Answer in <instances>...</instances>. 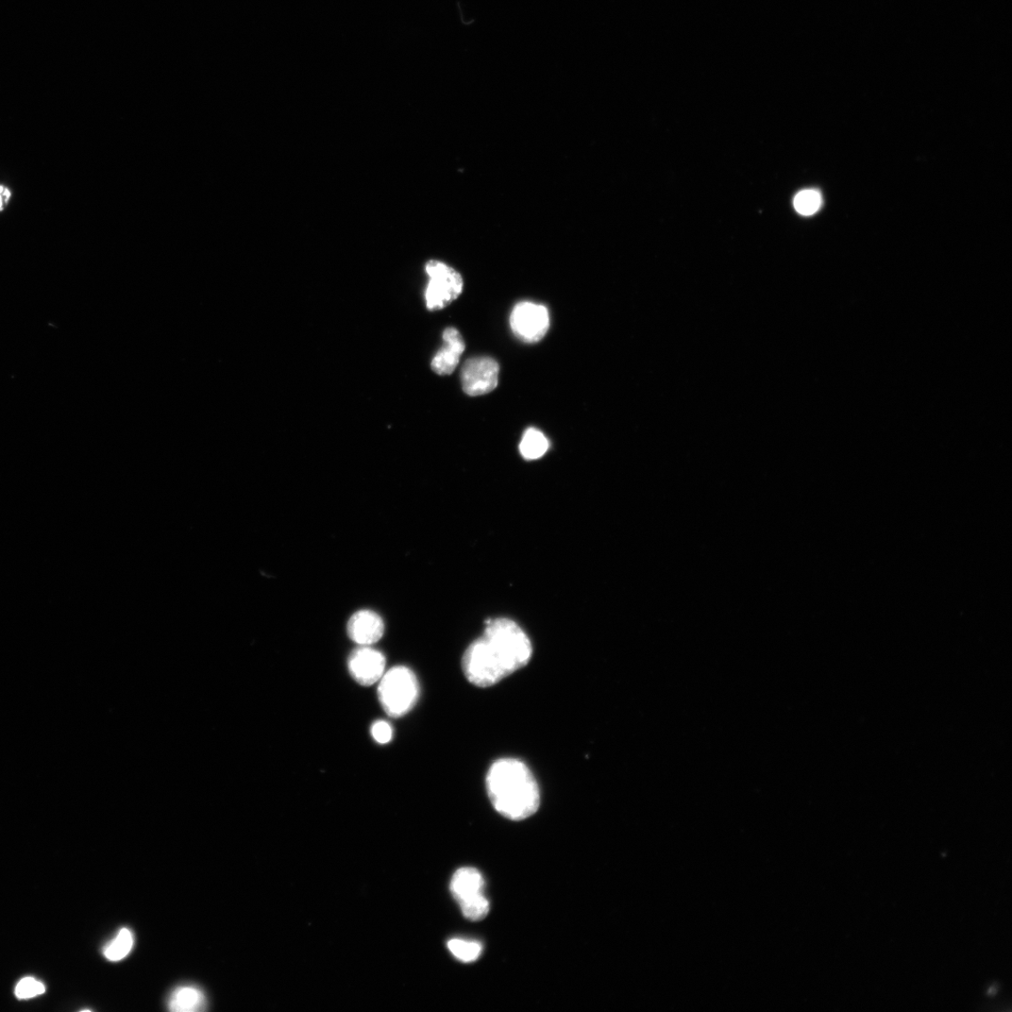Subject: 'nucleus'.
Returning <instances> with one entry per match:
<instances>
[{
  "label": "nucleus",
  "mask_w": 1012,
  "mask_h": 1012,
  "mask_svg": "<svg viewBox=\"0 0 1012 1012\" xmlns=\"http://www.w3.org/2000/svg\"><path fill=\"white\" fill-rule=\"evenodd\" d=\"M532 653L531 641L518 624L506 618L488 620L484 635L466 650L463 668L470 684L489 687L526 667Z\"/></svg>",
  "instance_id": "obj_1"
},
{
  "label": "nucleus",
  "mask_w": 1012,
  "mask_h": 1012,
  "mask_svg": "<svg viewBox=\"0 0 1012 1012\" xmlns=\"http://www.w3.org/2000/svg\"><path fill=\"white\" fill-rule=\"evenodd\" d=\"M486 789L496 811L514 821L526 819L535 814L540 804V791L529 768L515 758H502L489 768Z\"/></svg>",
  "instance_id": "obj_2"
},
{
  "label": "nucleus",
  "mask_w": 1012,
  "mask_h": 1012,
  "mask_svg": "<svg viewBox=\"0 0 1012 1012\" xmlns=\"http://www.w3.org/2000/svg\"><path fill=\"white\" fill-rule=\"evenodd\" d=\"M379 682L378 699L387 716L399 718L413 710L419 698V684L410 668L395 667Z\"/></svg>",
  "instance_id": "obj_3"
},
{
  "label": "nucleus",
  "mask_w": 1012,
  "mask_h": 1012,
  "mask_svg": "<svg viewBox=\"0 0 1012 1012\" xmlns=\"http://www.w3.org/2000/svg\"><path fill=\"white\" fill-rule=\"evenodd\" d=\"M450 889L466 919L479 921L487 916L489 902L485 897L484 877L478 870L469 867L459 869L452 877Z\"/></svg>",
  "instance_id": "obj_4"
},
{
  "label": "nucleus",
  "mask_w": 1012,
  "mask_h": 1012,
  "mask_svg": "<svg viewBox=\"0 0 1012 1012\" xmlns=\"http://www.w3.org/2000/svg\"><path fill=\"white\" fill-rule=\"evenodd\" d=\"M425 269L430 277L425 291L426 306L431 312L443 310L463 293V277L457 270L441 261H429Z\"/></svg>",
  "instance_id": "obj_5"
},
{
  "label": "nucleus",
  "mask_w": 1012,
  "mask_h": 1012,
  "mask_svg": "<svg viewBox=\"0 0 1012 1012\" xmlns=\"http://www.w3.org/2000/svg\"><path fill=\"white\" fill-rule=\"evenodd\" d=\"M510 326L515 336L522 342L538 343L549 331V311L538 304L520 302L512 311Z\"/></svg>",
  "instance_id": "obj_6"
},
{
  "label": "nucleus",
  "mask_w": 1012,
  "mask_h": 1012,
  "mask_svg": "<svg viewBox=\"0 0 1012 1012\" xmlns=\"http://www.w3.org/2000/svg\"><path fill=\"white\" fill-rule=\"evenodd\" d=\"M499 371V364L492 358L468 360L462 369L463 391L470 397L491 393L498 385Z\"/></svg>",
  "instance_id": "obj_7"
},
{
  "label": "nucleus",
  "mask_w": 1012,
  "mask_h": 1012,
  "mask_svg": "<svg viewBox=\"0 0 1012 1012\" xmlns=\"http://www.w3.org/2000/svg\"><path fill=\"white\" fill-rule=\"evenodd\" d=\"M384 655L369 646L353 650L348 658V669L352 678L363 686L378 683L385 668Z\"/></svg>",
  "instance_id": "obj_8"
},
{
  "label": "nucleus",
  "mask_w": 1012,
  "mask_h": 1012,
  "mask_svg": "<svg viewBox=\"0 0 1012 1012\" xmlns=\"http://www.w3.org/2000/svg\"><path fill=\"white\" fill-rule=\"evenodd\" d=\"M384 622L373 611L363 610L352 615L347 623L349 637L360 646L373 645L382 638Z\"/></svg>",
  "instance_id": "obj_9"
},
{
  "label": "nucleus",
  "mask_w": 1012,
  "mask_h": 1012,
  "mask_svg": "<svg viewBox=\"0 0 1012 1012\" xmlns=\"http://www.w3.org/2000/svg\"><path fill=\"white\" fill-rule=\"evenodd\" d=\"M443 339L445 345L435 354L431 368L438 376H450L458 367L465 351V343L460 331L454 328L445 330Z\"/></svg>",
  "instance_id": "obj_10"
},
{
  "label": "nucleus",
  "mask_w": 1012,
  "mask_h": 1012,
  "mask_svg": "<svg viewBox=\"0 0 1012 1012\" xmlns=\"http://www.w3.org/2000/svg\"><path fill=\"white\" fill-rule=\"evenodd\" d=\"M208 1006L204 992L194 985H182L176 988L167 1000L169 1010L174 1012H197L206 1010Z\"/></svg>",
  "instance_id": "obj_11"
},
{
  "label": "nucleus",
  "mask_w": 1012,
  "mask_h": 1012,
  "mask_svg": "<svg viewBox=\"0 0 1012 1012\" xmlns=\"http://www.w3.org/2000/svg\"><path fill=\"white\" fill-rule=\"evenodd\" d=\"M549 447L547 437L542 431L531 428L523 435L519 450L523 458L533 461L543 457Z\"/></svg>",
  "instance_id": "obj_12"
},
{
  "label": "nucleus",
  "mask_w": 1012,
  "mask_h": 1012,
  "mask_svg": "<svg viewBox=\"0 0 1012 1012\" xmlns=\"http://www.w3.org/2000/svg\"><path fill=\"white\" fill-rule=\"evenodd\" d=\"M134 945L132 932L128 928H123L116 936L109 941L104 949L105 957L111 961H120L131 952Z\"/></svg>",
  "instance_id": "obj_13"
},
{
  "label": "nucleus",
  "mask_w": 1012,
  "mask_h": 1012,
  "mask_svg": "<svg viewBox=\"0 0 1012 1012\" xmlns=\"http://www.w3.org/2000/svg\"><path fill=\"white\" fill-rule=\"evenodd\" d=\"M451 953L463 963L477 961L482 953V944L477 941L452 939L447 943Z\"/></svg>",
  "instance_id": "obj_14"
},
{
  "label": "nucleus",
  "mask_w": 1012,
  "mask_h": 1012,
  "mask_svg": "<svg viewBox=\"0 0 1012 1012\" xmlns=\"http://www.w3.org/2000/svg\"><path fill=\"white\" fill-rule=\"evenodd\" d=\"M822 205L820 194L816 190H804L795 198V208L803 216H811L817 213Z\"/></svg>",
  "instance_id": "obj_15"
},
{
  "label": "nucleus",
  "mask_w": 1012,
  "mask_h": 1012,
  "mask_svg": "<svg viewBox=\"0 0 1012 1012\" xmlns=\"http://www.w3.org/2000/svg\"><path fill=\"white\" fill-rule=\"evenodd\" d=\"M45 992V986L33 977H25L15 987V995L20 1000L37 997Z\"/></svg>",
  "instance_id": "obj_16"
},
{
  "label": "nucleus",
  "mask_w": 1012,
  "mask_h": 1012,
  "mask_svg": "<svg viewBox=\"0 0 1012 1012\" xmlns=\"http://www.w3.org/2000/svg\"><path fill=\"white\" fill-rule=\"evenodd\" d=\"M371 735L378 744L385 745L392 739L393 731L391 725L385 721H377L371 727Z\"/></svg>",
  "instance_id": "obj_17"
},
{
  "label": "nucleus",
  "mask_w": 1012,
  "mask_h": 1012,
  "mask_svg": "<svg viewBox=\"0 0 1012 1012\" xmlns=\"http://www.w3.org/2000/svg\"><path fill=\"white\" fill-rule=\"evenodd\" d=\"M10 194H10V192H9L8 190H6V191H5V196H6L7 198H9V197H10Z\"/></svg>",
  "instance_id": "obj_18"
},
{
  "label": "nucleus",
  "mask_w": 1012,
  "mask_h": 1012,
  "mask_svg": "<svg viewBox=\"0 0 1012 1012\" xmlns=\"http://www.w3.org/2000/svg\"><path fill=\"white\" fill-rule=\"evenodd\" d=\"M4 191V187H2V186H0V194H2Z\"/></svg>",
  "instance_id": "obj_19"
}]
</instances>
